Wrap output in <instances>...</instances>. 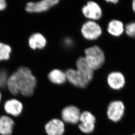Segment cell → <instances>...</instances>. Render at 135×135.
I'll return each mask as SVG.
<instances>
[{"label":"cell","instance_id":"obj_1","mask_svg":"<svg viewBox=\"0 0 135 135\" xmlns=\"http://www.w3.org/2000/svg\"><path fill=\"white\" fill-rule=\"evenodd\" d=\"M37 80L26 67H21L8 79L7 88L11 95L30 98L35 93Z\"/></svg>","mask_w":135,"mask_h":135},{"label":"cell","instance_id":"obj_2","mask_svg":"<svg viewBox=\"0 0 135 135\" xmlns=\"http://www.w3.org/2000/svg\"><path fill=\"white\" fill-rule=\"evenodd\" d=\"M84 57L90 68L94 71L102 68L105 61V52L98 45H93L85 49Z\"/></svg>","mask_w":135,"mask_h":135},{"label":"cell","instance_id":"obj_3","mask_svg":"<svg viewBox=\"0 0 135 135\" xmlns=\"http://www.w3.org/2000/svg\"><path fill=\"white\" fill-rule=\"evenodd\" d=\"M102 32V27L97 22L94 21H86L80 28V33L82 37L88 41L96 40L101 37Z\"/></svg>","mask_w":135,"mask_h":135},{"label":"cell","instance_id":"obj_4","mask_svg":"<svg viewBox=\"0 0 135 135\" xmlns=\"http://www.w3.org/2000/svg\"><path fill=\"white\" fill-rule=\"evenodd\" d=\"M3 109L6 115L13 118L19 117L24 110V105L17 98H10L2 102Z\"/></svg>","mask_w":135,"mask_h":135},{"label":"cell","instance_id":"obj_5","mask_svg":"<svg viewBox=\"0 0 135 135\" xmlns=\"http://www.w3.org/2000/svg\"><path fill=\"white\" fill-rule=\"evenodd\" d=\"M82 14L88 20L96 21L102 18L103 11L101 6L95 1L87 2L81 8Z\"/></svg>","mask_w":135,"mask_h":135},{"label":"cell","instance_id":"obj_6","mask_svg":"<svg viewBox=\"0 0 135 135\" xmlns=\"http://www.w3.org/2000/svg\"><path fill=\"white\" fill-rule=\"evenodd\" d=\"M125 106L122 101L115 100L112 101L108 105L107 109L108 117L113 122H118L124 116Z\"/></svg>","mask_w":135,"mask_h":135},{"label":"cell","instance_id":"obj_7","mask_svg":"<svg viewBox=\"0 0 135 135\" xmlns=\"http://www.w3.org/2000/svg\"><path fill=\"white\" fill-rule=\"evenodd\" d=\"M80 110L76 106L70 105L64 107L60 112L61 119L64 123L75 124L79 122Z\"/></svg>","mask_w":135,"mask_h":135},{"label":"cell","instance_id":"obj_8","mask_svg":"<svg viewBox=\"0 0 135 135\" xmlns=\"http://www.w3.org/2000/svg\"><path fill=\"white\" fill-rule=\"evenodd\" d=\"M78 125L80 130L85 133H92L95 129L96 118L93 114L89 111L81 112Z\"/></svg>","mask_w":135,"mask_h":135},{"label":"cell","instance_id":"obj_9","mask_svg":"<svg viewBox=\"0 0 135 135\" xmlns=\"http://www.w3.org/2000/svg\"><path fill=\"white\" fill-rule=\"evenodd\" d=\"M44 128L46 135H64L66 129L65 123L59 118H54L49 120Z\"/></svg>","mask_w":135,"mask_h":135},{"label":"cell","instance_id":"obj_10","mask_svg":"<svg viewBox=\"0 0 135 135\" xmlns=\"http://www.w3.org/2000/svg\"><path fill=\"white\" fill-rule=\"evenodd\" d=\"M106 80L108 87L115 90L122 89L125 87L126 84L125 75L119 71H113L109 73Z\"/></svg>","mask_w":135,"mask_h":135},{"label":"cell","instance_id":"obj_11","mask_svg":"<svg viewBox=\"0 0 135 135\" xmlns=\"http://www.w3.org/2000/svg\"><path fill=\"white\" fill-rule=\"evenodd\" d=\"M76 66L78 73L88 84H89L94 78V71L90 68L84 56H80L76 60Z\"/></svg>","mask_w":135,"mask_h":135},{"label":"cell","instance_id":"obj_12","mask_svg":"<svg viewBox=\"0 0 135 135\" xmlns=\"http://www.w3.org/2000/svg\"><path fill=\"white\" fill-rule=\"evenodd\" d=\"M59 2L58 0H44L37 2L28 3L26 10L28 12H42L47 11Z\"/></svg>","mask_w":135,"mask_h":135},{"label":"cell","instance_id":"obj_13","mask_svg":"<svg viewBox=\"0 0 135 135\" xmlns=\"http://www.w3.org/2000/svg\"><path fill=\"white\" fill-rule=\"evenodd\" d=\"M15 126L13 118L6 114L0 115V135H12Z\"/></svg>","mask_w":135,"mask_h":135},{"label":"cell","instance_id":"obj_14","mask_svg":"<svg viewBox=\"0 0 135 135\" xmlns=\"http://www.w3.org/2000/svg\"><path fill=\"white\" fill-rule=\"evenodd\" d=\"M67 81L75 87L84 88L88 85V83L79 75L76 69L70 68L66 72Z\"/></svg>","mask_w":135,"mask_h":135},{"label":"cell","instance_id":"obj_15","mask_svg":"<svg viewBox=\"0 0 135 135\" xmlns=\"http://www.w3.org/2000/svg\"><path fill=\"white\" fill-rule=\"evenodd\" d=\"M107 31L111 36L119 37L125 32V26L122 21L119 20L112 19L107 25Z\"/></svg>","mask_w":135,"mask_h":135},{"label":"cell","instance_id":"obj_16","mask_svg":"<svg viewBox=\"0 0 135 135\" xmlns=\"http://www.w3.org/2000/svg\"><path fill=\"white\" fill-rule=\"evenodd\" d=\"M49 79L54 84L61 85L67 81L66 72L59 69H54L48 75Z\"/></svg>","mask_w":135,"mask_h":135},{"label":"cell","instance_id":"obj_17","mask_svg":"<svg viewBox=\"0 0 135 135\" xmlns=\"http://www.w3.org/2000/svg\"><path fill=\"white\" fill-rule=\"evenodd\" d=\"M29 46L31 48L35 50L36 48H44L46 44V38L40 33L32 35L28 40Z\"/></svg>","mask_w":135,"mask_h":135},{"label":"cell","instance_id":"obj_18","mask_svg":"<svg viewBox=\"0 0 135 135\" xmlns=\"http://www.w3.org/2000/svg\"><path fill=\"white\" fill-rule=\"evenodd\" d=\"M11 48L8 45L0 43V60H7L10 57Z\"/></svg>","mask_w":135,"mask_h":135},{"label":"cell","instance_id":"obj_19","mask_svg":"<svg viewBox=\"0 0 135 135\" xmlns=\"http://www.w3.org/2000/svg\"><path fill=\"white\" fill-rule=\"evenodd\" d=\"M125 32L129 37L135 38V21L130 22L125 26Z\"/></svg>","mask_w":135,"mask_h":135},{"label":"cell","instance_id":"obj_20","mask_svg":"<svg viewBox=\"0 0 135 135\" xmlns=\"http://www.w3.org/2000/svg\"><path fill=\"white\" fill-rule=\"evenodd\" d=\"M7 74L5 71L0 72V88L4 89L6 87L8 81Z\"/></svg>","mask_w":135,"mask_h":135},{"label":"cell","instance_id":"obj_21","mask_svg":"<svg viewBox=\"0 0 135 135\" xmlns=\"http://www.w3.org/2000/svg\"><path fill=\"white\" fill-rule=\"evenodd\" d=\"M6 7V3L4 0H0V11L3 10Z\"/></svg>","mask_w":135,"mask_h":135},{"label":"cell","instance_id":"obj_22","mask_svg":"<svg viewBox=\"0 0 135 135\" xmlns=\"http://www.w3.org/2000/svg\"><path fill=\"white\" fill-rule=\"evenodd\" d=\"M105 1L109 4H116L119 3V1L118 0H106Z\"/></svg>","mask_w":135,"mask_h":135},{"label":"cell","instance_id":"obj_23","mask_svg":"<svg viewBox=\"0 0 135 135\" xmlns=\"http://www.w3.org/2000/svg\"><path fill=\"white\" fill-rule=\"evenodd\" d=\"M132 8L133 12L135 13V0L133 1L132 3Z\"/></svg>","mask_w":135,"mask_h":135},{"label":"cell","instance_id":"obj_24","mask_svg":"<svg viewBox=\"0 0 135 135\" xmlns=\"http://www.w3.org/2000/svg\"><path fill=\"white\" fill-rule=\"evenodd\" d=\"M3 96L1 94V92L0 91V104L2 102Z\"/></svg>","mask_w":135,"mask_h":135},{"label":"cell","instance_id":"obj_25","mask_svg":"<svg viewBox=\"0 0 135 135\" xmlns=\"http://www.w3.org/2000/svg\"><path fill=\"white\" fill-rule=\"evenodd\" d=\"M133 135H135V133H133Z\"/></svg>","mask_w":135,"mask_h":135}]
</instances>
